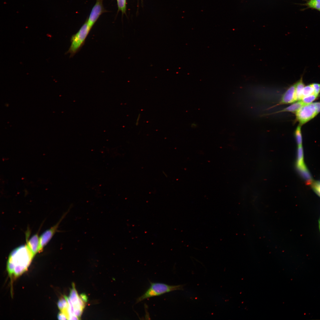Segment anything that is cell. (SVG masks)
Listing matches in <instances>:
<instances>
[{"instance_id": "cell-1", "label": "cell", "mask_w": 320, "mask_h": 320, "mask_svg": "<svg viewBox=\"0 0 320 320\" xmlns=\"http://www.w3.org/2000/svg\"><path fill=\"white\" fill-rule=\"evenodd\" d=\"M34 256L26 244L13 250L7 262V270L10 276L17 277L25 272Z\"/></svg>"}, {"instance_id": "cell-2", "label": "cell", "mask_w": 320, "mask_h": 320, "mask_svg": "<svg viewBox=\"0 0 320 320\" xmlns=\"http://www.w3.org/2000/svg\"><path fill=\"white\" fill-rule=\"evenodd\" d=\"M183 286L182 285H170L162 283L150 282L149 288L144 294L137 298L135 303H138L149 298L159 296L172 291L183 290Z\"/></svg>"}, {"instance_id": "cell-3", "label": "cell", "mask_w": 320, "mask_h": 320, "mask_svg": "<svg viewBox=\"0 0 320 320\" xmlns=\"http://www.w3.org/2000/svg\"><path fill=\"white\" fill-rule=\"evenodd\" d=\"M91 29L86 20L78 31L72 36L71 39V45L67 52L70 54V57L74 56L83 45Z\"/></svg>"}, {"instance_id": "cell-4", "label": "cell", "mask_w": 320, "mask_h": 320, "mask_svg": "<svg viewBox=\"0 0 320 320\" xmlns=\"http://www.w3.org/2000/svg\"><path fill=\"white\" fill-rule=\"evenodd\" d=\"M296 113L297 119L301 124H303L313 118L318 113L314 103L304 105Z\"/></svg>"}, {"instance_id": "cell-5", "label": "cell", "mask_w": 320, "mask_h": 320, "mask_svg": "<svg viewBox=\"0 0 320 320\" xmlns=\"http://www.w3.org/2000/svg\"><path fill=\"white\" fill-rule=\"evenodd\" d=\"M103 0H96L87 20L88 24L91 28L100 16L105 12L103 4Z\"/></svg>"}, {"instance_id": "cell-6", "label": "cell", "mask_w": 320, "mask_h": 320, "mask_svg": "<svg viewBox=\"0 0 320 320\" xmlns=\"http://www.w3.org/2000/svg\"><path fill=\"white\" fill-rule=\"evenodd\" d=\"M65 215H64L61 219L55 225L46 230L39 237L40 251L48 244L56 232L59 224Z\"/></svg>"}, {"instance_id": "cell-7", "label": "cell", "mask_w": 320, "mask_h": 320, "mask_svg": "<svg viewBox=\"0 0 320 320\" xmlns=\"http://www.w3.org/2000/svg\"><path fill=\"white\" fill-rule=\"evenodd\" d=\"M295 95V84L289 87L282 96L280 102L282 104H288L296 101Z\"/></svg>"}, {"instance_id": "cell-8", "label": "cell", "mask_w": 320, "mask_h": 320, "mask_svg": "<svg viewBox=\"0 0 320 320\" xmlns=\"http://www.w3.org/2000/svg\"><path fill=\"white\" fill-rule=\"evenodd\" d=\"M26 245L34 256L41 251L39 237L37 234L33 236L27 242Z\"/></svg>"}, {"instance_id": "cell-9", "label": "cell", "mask_w": 320, "mask_h": 320, "mask_svg": "<svg viewBox=\"0 0 320 320\" xmlns=\"http://www.w3.org/2000/svg\"><path fill=\"white\" fill-rule=\"evenodd\" d=\"M295 84V95L297 101L301 100L303 97L302 91L305 87L302 76Z\"/></svg>"}, {"instance_id": "cell-10", "label": "cell", "mask_w": 320, "mask_h": 320, "mask_svg": "<svg viewBox=\"0 0 320 320\" xmlns=\"http://www.w3.org/2000/svg\"><path fill=\"white\" fill-rule=\"evenodd\" d=\"M304 104L301 100L294 103L288 107L284 108L280 112H290L296 113Z\"/></svg>"}, {"instance_id": "cell-11", "label": "cell", "mask_w": 320, "mask_h": 320, "mask_svg": "<svg viewBox=\"0 0 320 320\" xmlns=\"http://www.w3.org/2000/svg\"><path fill=\"white\" fill-rule=\"evenodd\" d=\"M72 285L73 288L71 290L69 297L73 305H74L79 303L78 299L79 297L75 288L74 284H73Z\"/></svg>"}, {"instance_id": "cell-12", "label": "cell", "mask_w": 320, "mask_h": 320, "mask_svg": "<svg viewBox=\"0 0 320 320\" xmlns=\"http://www.w3.org/2000/svg\"><path fill=\"white\" fill-rule=\"evenodd\" d=\"M308 8L320 11V0H310L306 4Z\"/></svg>"}, {"instance_id": "cell-13", "label": "cell", "mask_w": 320, "mask_h": 320, "mask_svg": "<svg viewBox=\"0 0 320 320\" xmlns=\"http://www.w3.org/2000/svg\"><path fill=\"white\" fill-rule=\"evenodd\" d=\"M313 94H315L314 90L312 84L305 86L302 91L303 97Z\"/></svg>"}, {"instance_id": "cell-14", "label": "cell", "mask_w": 320, "mask_h": 320, "mask_svg": "<svg viewBox=\"0 0 320 320\" xmlns=\"http://www.w3.org/2000/svg\"><path fill=\"white\" fill-rule=\"evenodd\" d=\"M318 95L313 94L304 97L301 100L304 104L311 103L317 97Z\"/></svg>"}, {"instance_id": "cell-15", "label": "cell", "mask_w": 320, "mask_h": 320, "mask_svg": "<svg viewBox=\"0 0 320 320\" xmlns=\"http://www.w3.org/2000/svg\"><path fill=\"white\" fill-rule=\"evenodd\" d=\"M295 136L298 146L302 145V137L300 126H298L297 127L295 132Z\"/></svg>"}, {"instance_id": "cell-16", "label": "cell", "mask_w": 320, "mask_h": 320, "mask_svg": "<svg viewBox=\"0 0 320 320\" xmlns=\"http://www.w3.org/2000/svg\"><path fill=\"white\" fill-rule=\"evenodd\" d=\"M119 10L122 14L125 13L126 10V0H116Z\"/></svg>"}, {"instance_id": "cell-17", "label": "cell", "mask_w": 320, "mask_h": 320, "mask_svg": "<svg viewBox=\"0 0 320 320\" xmlns=\"http://www.w3.org/2000/svg\"><path fill=\"white\" fill-rule=\"evenodd\" d=\"M312 185L313 189L320 196V181L312 183Z\"/></svg>"}, {"instance_id": "cell-18", "label": "cell", "mask_w": 320, "mask_h": 320, "mask_svg": "<svg viewBox=\"0 0 320 320\" xmlns=\"http://www.w3.org/2000/svg\"><path fill=\"white\" fill-rule=\"evenodd\" d=\"M312 84L314 90L315 94L318 95L320 93V84L313 83Z\"/></svg>"}, {"instance_id": "cell-19", "label": "cell", "mask_w": 320, "mask_h": 320, "mask_svg": "<svg viewBox=\"0 0 320 320\" xmlns=\"http://www.w3.org/2000/svg\"><path fill=\"white\" fill-rule=\"evenodd\" d=\"M57 318L60 320L68 319V318L66 315L61 312H60L58 314Z\"/></svg>"}, {"instance_id": "cell-20", "label": "cell", "mask_w": 320, "mask_h": 320, "mask_svg": "<svg viewBox=\"0 0 320 320\" xmlns=\"http://www.w3.org/2000/svg\"><path fill=\"white\" fill-rule=\"evenodd\" d=\"M83 309H74V314L78 318H79L82 313Z\"/></svg>"}, {"instance_id": "cell-21", "label": "cell", "mask_w": 320, "mask_h": 320, "mask_svg": "<svg viewBox=\"0 0 320 320\" xmlns=\"http://www.w3.org/2000/svg\"><path fill=\"white\" fill-rule=\"evenodd\" d=\"M80 297L84 302H87L88 298L85 294L84 293L81 294Z\"/></svg>"}, {"instance_id": "cell-22", "label": "cell", "mask_w": 320, "mask_h": 320, "mask_svg": "<svg viewBox=\"0 0 320 320\" xmlns=\"http://www.w3.org/2000/svg\"><path fill=\"white\" fill-rule=\"evenodd\" d=\"M78 301L79 304L83 308H84L85 306V305L84 303V302L81 299L80 297H79L78 299Z\"/></svg>"}, {"instance_id": "cell-23", "label": "cell", "mask_w": 320, "mask_h": 320, "mask_svg": "<svg viewBox=\"0 0 320 320\" xmlns=\"http://www.w3.org/2000/svg\"><path fill=\"white\" fill-rule=\"evenodd\" d=\"M317 113L320 112V102L314 103Z\"/></svg>"}, {"instance_id": "cell-24", "label": "cell", "mask_w": 320, "mask_h": 320, "mask_svg": "<svg viewBox=\"0 0 320 320\" xmlns=\"http://www.w3.org/2000/svg\"><path fill=\"white\" fill-rule=\"evenodd\" d=\"M79 318L75 315H72L69 316L68 319L69 320H78Z\"/></svg>"}]
</instances>
